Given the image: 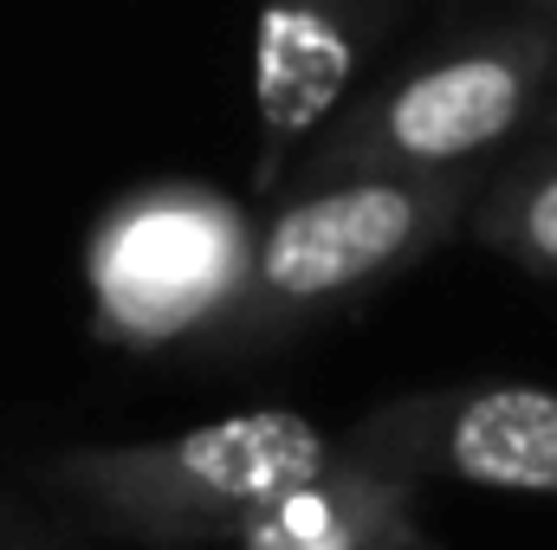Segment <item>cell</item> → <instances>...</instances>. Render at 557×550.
<instances>
[{
	"mask_svg": "<svg viewBox=\"0 0 557 550\" xmlns=\"http://www.w3.org/2000/svg\"><path fill=\"white\" fill-rule=\"evenodd\" d=\"M473 227L493 253L539 278H557V142L512 155L473 201Z\"/></svg>",
	"mask_w": 557,
	"mask_h": 550,
	"instance_id": "obj_6",
	"label": "cell"
},
{
	"mask_svg": "<svg viewBox=\"0 0 557 550\" xmlns=\"http://www.w3.org/2000/svg\"><path fill=\"white\" fill-rule=\"evenodd\" d=\"M557 72V13L493 26L396 85L370 91L331 117L298 155V195L383 175H467L486 168L506 142L539 117V98Z\"/></svg>",
	"mask_w": 557,
	"mask_h": 550,
	"instance_id": "obj_2",
	"label": "cell"
},
{
	"mask_svg": "<svg viewBox=\"0 0 557 550\" xmlns=\"http://www.w3.org/2000/svg\"><path fill=\"white\" fill-rule=\"evenodd\" d=\"M0 550H13V545H0Z\"/></svg>",
	"mask_w": 557,
	"mask_h": 550,
	"instance_id": "obj_9",
	"label": "cell"
},
{
	"mask_svg": "<svg viewBox=\"0 0 557 550\" xmlns=\"http://www.w3.org/2000/svg\"><path fill=\"white\" fill-rule=\"evenodd\" d=\"M545 142H557V104H552V117H545Z\"/></svg>",
	"mask_w": 557,
	"mask_h": 550,
	"instance_id": "obj_7",
	"label": "cell"
},
{
	"mask_svg": "<svg viewBox=\"0 0 557 550\" xmlns=\"http://www.w3.org/2000/svg\"><path fill=\"white\" fill-rule=\"evenodd\" d=\"M337 447L298 409H247L143 447H72L39 466V486L91 525L143 545L267 550L278 518L337 473Z\"/></svg>",
	"mask_w": 557,
	"mask_h": 550,
	"instance_id": "obj_1",
	"label": "cell"
},
{
	"mask_svg": "<svg viewBox=\"0 0 557 550\" xmlns=\"http://www.w3.org/2000/svg\"><path fill=\"white\" fill-rule=\"evenodd\" d=\"M350 460H363L396 486L454 479L486 492L557 499V389L493 383V389H441L389 402L357 421Z\"/></svg>",
	"mask_w": 557,
	"mask_h": 550,
	"instance_id": "obj_4",
	"label": "cell"
},
{
	"mask_svg": "<svg viewBox=\"0 0 557 550\" xmlns=\"http://www.w3.org/2000/svg\"><path fill=\"white\" fill-rule=\"evenodd\" d=\"M389 26V13H267L260 20V98L273 149H285L292 130H305L337 91L350 85L363 59V33Z\"/></svg>",
	"mask_w": 557,
	"mask_h": 550,
	"instance_id": "obj_5",
	"label": "cell"
},
{
	"mask_svg": "<svg viewBox=\"0 0 557 550\" xmlns=\"http://www.w3.org/2000/svg\"><path fill=\"white\" fill-rule=\"evenodd\" d=\"M480 188H486V168L383 175V182H337V188L285 195L240 266V285L221 304L227 337L260 343L344 298L376 291L383 278L416 266L460 221V208L480 201Z\"/></svg>",
	"mask_w": 557,
	"mask_h": 550,
	"instance_id": "obj_3",
	"label": "cell"
},
{
	"mask_svg": "<svg viewBox=\"0 0 557 550\" xmlns=\"http://www.w3.org/2000/svg\"><path fill=\"white\" fill-rule=\"evenodd\" d=\"M552 85H557V72H552Z\"/></svg>",
	"mask_w": 557,
	"mask_h": 550,
	"instance_id": "obj_8",
	"label": "cell"
}]
</instances>
